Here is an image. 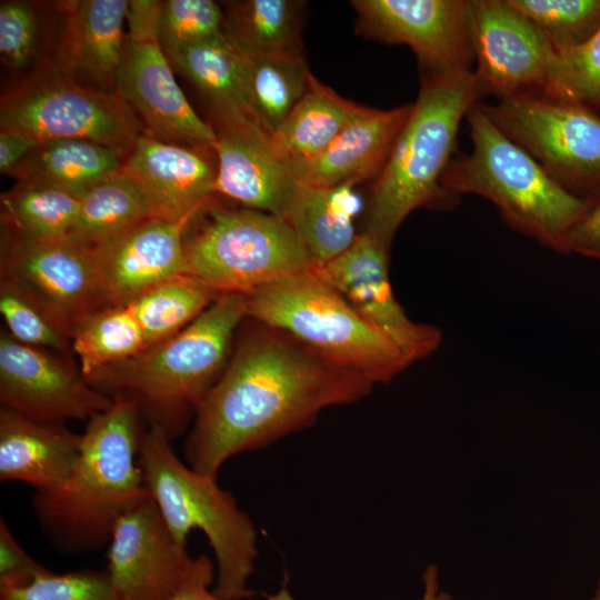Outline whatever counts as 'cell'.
<instances>
[{
  "label": "cell",
  "mask_w": 600,
  "mask_h": 600,
  "mask_svg": "<svg viewBox=\"0 0 600 600\" xmlns=\"http://www.w3.org/2000/svg\"><path fill=\"white\" fill-rule=\"evenodd\" d=\"M192 221L150 218L93 248L110 306H126L142 292L187 273L186 232Z\"/></svg>",
  "instance_id": "cell-19"
},
{
  "label": "cell",
  "mask_w": 600,
  "mask_h": 600,
  "mask_svg": "<svg viewBox=\"0 0 600 600\" xmlns=\"http://www.w3.org/2000/svg\"><path fill=\"white\" fill-rule=\"evenodd\" d=\"M304 7V2L297 0L228 1L223 10V33L247 53L303 56Z\"/></svg>",
  "instance_id": "cell-28"
},
{
  "label": "cell",
  "mask_w": 600,
  "mask_h": 600,
  "mask_svg": "<svg viewBox=\"0 0 600 600\" xmlns=\"http://www.w3.org/2000/svg\"><path fill=\"white\" fill-rule=\"evenodd\" d=\"M423 592L420 600H453L452 596L441 589L437 566L429 564L422 574ZM266 600H297L287 588H281L274 594H264Z\"/></svg>",
  "instance_id": "cell-44"
},
{
  "label": "cell",
  "mask_w": 600,
  "mask_h": 600,
  "mask_svg": "<svg viewBox=\"0 0 600 600\" xmlns=\"http://www.w3.org/2000/svg\"><path fill=\"white\" fill-rule=\"evenodd\" d=\"M483 107L496 127L563 189L589 202L600 198L598 111L537 91Z\"/></svg>",
  "instance_id": "cell-10"
},
{
  "label": "cell",
  "mask_w": 600,
  "mask_h": 600,
  "mask_svg": "<svg viewBox=\"0 0 600 600\" xmlns=\"http://www.w3.org/2000/svg\"><path fill=\"white\" fill-rule=\"evenodd\" d=\"M1 226L40 238L69 237L80 199L56 187L18 181L1 194Z\"/></svg>",
  "instance_id": "cell-33"
},
{
  "label": "cell",
  "mask_w": 600,
  "mask_h": 600,
  "mask_svg": "<svg viewBox=\"0 0 600 600\" xmlns=\"http://www.w3.org/2000/svg\"><path fill=\"white\" fill-rule=\"evenodd\" d=\"M82 434L64 423L27 417L0 409V481H21L34 490L51 488L72 470Z\"/></svg>",
  "instance_id": "cell-23"
},
{
  "label": "cell",
  "mask_w": 600,
  "mask_h": 600,
  "mask_svg": "<svg viewBox=\"0 0 600 600\" xmlns=\"http://www.w3.org/2000/svg\"><path fill=\"white\" fill-rule=\"evenodd\" d=\"M599 587H600V582H599Z\"/></svg>",
  "instance_id": "cell-46"
},
{
  "label": "cell",
  "mask_w": 600,
  "mask_h": 600,
  "mask_svg": "<svg viewBox=\"0 0 600 600\" xmlns=\"http://www.w3.org/2000/svg\"><path fill=\"white\" fill-rule=\"evenodd\" d=\"M480 94L499 100L541 91L556 50L508 0H467Z\"/></svg>",
  "instance_id": "cell-13"
},
{
  "label": "cell",
  "mask_w": 600,
  "mask_h": 600,
  "mask_svg": "<svg viewBox=\"0 0 600 600\" xmlns=\"http://www.w3.org/2000/svg\"><path fill=\"white\" fill-rule=\"evenodd\" d=\"M213 562L204 554L199 556L193 574L169 600H222L208 589L213 580Z\"/></svg>",
  "instance_id": "cell-42"
},
{
  "label": "cell",
  "mask_w": 600,
  "mask_h": 600,
  "mask_svg": "<svg viewBox=\"0 0 600 600\" xmlns=\"http://www.w3.org/2000/svg\"><path fill=\"white\" fill-rule=\"evenodd\" d=\"M472 71L426 73L418 98L370 197L364 232L390 246L406 218L424 206L452 208L441 186L461 120L479 101Z\"/></svg>",
  "instance_id": "cell-4"
},
{
  "label": "cell",
  "mask_w": 600,
  "mask_h": 600,
  "mask_svg": "<svg viewBox=\"0 0 600 600\" xmlns=\"http://www.w3.org/2000/svg\"><path fill=\"white\" fill-rule=\"evenodd\" d=\"M190 558L151 498L124 513L108 549V573L123 600H169L193 574Z\"/></svg>",
  "instance_id": "cell-17"
},
{
  "label": "cell",
  "mask_w": 600,
  "mask_h": 600,
  "mask_svg": "<svg viewBox=\"0 0 600 600\" xmlns=\"http://www.w3.org/2000/svg\"><path fill=\"white\" fill-rule=\"evenodd\" d=\"M388 250L389 246L363 232L343 253L316 264L314 270L411 364L432 354L442 334L432 326L411 320L398 302L389 279Z\"/></svg>",
  "instance_id": "cell-15"
},
{
  "label": "cell",
  "mask_w": 600,
  "mask_h": 600,
  "mask_svg": "<svg viewBox=\"0 0 600 600\" xmlns=\"http://www.w3.org/2000/svg\"><path fill=\"white\" fill-rule=\"evenodd\" d=\"M167 57L209 102L212 127L257 123L247 98L241 52L223 32Z\"/></svg>",
  "instance_id": "cell-24"
},
{
  "label": "cell",
  "mask_w": 600,
  "mask_h": 600,
  "mask_svg": "<svg viewBox=\"0 0 600 600\" xmlns=\"http://www.w3.org/2000/svg\"><path fill=\"white\" fill-rule=\"evenodd\" d=\"M1 279L38 301L69 333L90 313L109 307L93 248L70 237L40 239L1 226Z\"/></svg>",
  "instance_id": "cell-12"
},
{
  "label": "cell",
  "mask_w": 600,
  "mask_h": 600,
  "mask_svg": "<svg viewBox=\"0 0 600 600\" xmlns=\"http://www.w3.org/2000/svg\"><path fill=\"white\" fill-rule=\"evenodd\" d=\"M131 111L118 93L80 84L50 60L1 96L0 128L38 141H92L126 157L140 136Z\"/></svg>",
  "instance_id": "cell-9"
},
{
  "label": "cell",
  "mask_w": 600,
  "mask_h": 600,
  "mask_svg": "<svg viewBox=\"0 0 600 600\" xmlns=\"http://www.w3.org/2000/svg\"><path fill=\"white\" fill-rule=\"evenodd\" d=\"M569 254L580 256L600 261V198L577 222L568 239Z\"/></svg>",
  "instance_id": "cell-41"
},
{
  "label": "cell",
  "mask_w": 600,
  "mask_h": 600,
  "mask_svg": "<svg viewBox=\"0 0 600 600\" xmlns=\"http://www.w3.org/2000/svg\"><path fill=\"white\" fill-rule=\"evenodd\" d=\"M71 347L86 379L147 349L143 331L127 306H109L80 320Z\"/></svg>",
  "instance_id": "cell-32"
},
{
  "label": "cell",
  "mask_w": 600,
  "mask_h": 600,
  "mask_svg": "<svg viewBox=\"0 0 600 600\" xmlns=\"http://www.w3.org/2000/svg\"><path fill=\"white\" fill-rule=\"evenodd\" d=\"M138 464L146 487L173 538L186 546L190 531L208 538L218 563L213 592L222 600H244L254 592L248 581L258 558L257 532L233 496L217 478L184 464L157 426L143 432Z\"/></svg>",
  "instance_id": "cell-6"
},
{
  "label": "cell",
  "mask_w": 600,
  "mask_h": 600,
  "mask_svg": "<svg viewBox=\"0 0 600 600\" xmlns=\"http://www.w3.org/2000/svg\"><path fill=\"white\" fill-rule=\"evenodd\" d=\"M217 161L214 193L283 218L298 182L257 123L212 127Z\"/></svg>",
  "instance_id": "cell-20"
},
{
  "label": "cell",
  "mask_w": 600,
  "mask_h": 600,
  "mask_svg": "<svg viewBox=\"0 0 600 600\" xmlns=\"http://www.w3.org/2000/svg\"><path fill=\"white\" fill-rule=\"evenodd\" d=\"M129 4L127 0L64 2L66 18L53 64L80 84L116 92Z\"/></svg>",
  "instance_id": "cell-21"
},
{
  "label": "cell",
  "mask_w": 600,
  "mask_h": 600,
  "mask_svg": "<svg viewBox=\"0 0 600 600\" xmlns=\"http://www.w3.org/2000/svg\"><path fill=\"white\" fill-rule=\"evenodd\" d=\"M43 348L0 336V401L27 417L64 423L90 420L114 400L93 388L81 370Z\"/></svg>",
  "instance_id": "cell-14"
},
{
  "label": "cell",
  "mask_w": 600,
  "mask_h": 600,
  "mask_svg": "<svg viewBox=\"0 0 600 600\" xmlns=\"http://www.w3.org/2000/svg\"><path fill=\"white\" fill-rule=\"evenodd\" d=\"M0 600H123L107 570L51 571L18 588H0Z\"/></svg>",
  "instance_id": "cell-38"
},
{
  "label": "cell",
  "mask_w": 600,
  "mask_h": 600,
  "mask_svg": "<svg viewBox=\"0 0 600 600\" xmlns=\"http://www.w3.org/2000/svg\"><path fill=\"white\" fill-rule=\"evenodd\" d=\"M244 317L246 294L222 293L178 333L87 380L113 400L132 401L148 427H160L172 440L226 368Z\"/></svg>",
  "instance_id": "cell-3"
},
{
  "label": "cell",
  "mask_w": 600,
  "mask_h": 600,
  "mask_svg": "<svg viewBox=\"0 0 600 600\" xmlns=\"http://www.w3.org/2000/svg\"><path fill=\"white\" fill-rule=\"evenodd\" d=\"M39 142L23 133L0 130V172L9 174Z\"/></svg>",
  "instance_id": "cell-43"
},
{
  "label": "cell",
  "mask_w": 600,
  "mask_h": 600,
  "mask_svg": "<svg viewBox=\"0 0 600 600\" xmlns=\"http://www.w3.org/2000/svg\"><path fill=\"white\" fill-rule=\"evenodd\" d=\"M187 273L220 294H248L316 262L288 221L253 209L208 208V218L186 237Z\"/></svg>",
  "instance_id": "cell-8"
},
{
  "label": "cell",
  "mask_w": 600,
  "mask_h": 600,
  "mask_svg": "<svg viewBox=\"0 0 600 600\" xmlns=\"http://www.w3.org/2000/svg\"><path fill=\"white\" fill-rule=\"evenodd\" d=\"M124 157L107 146L78 139L40 141L10 172L82 198L121 171Z\"/></svg>",
  "instance_id": "cell-25"
},
{
  "label": "cell",
  "mask_w": 600,
  "mask_h": 600,
  "mask_svg": "<svg viewBox=\"0 0 600 600\" xmlns=\"http://www.w3.org/2000/svg\"><path fill=\"white\" fill-rule=\"evenodd\" d=\"M161 3L130 1L129 30L116 92L139 113L148 131L157 138L183 146L211 148L216 131L191 107L159 41Z\"/></svg>",
  "instance_id": "cell-11"
},
{
  "label": "cell",
  "mask_w": 600,
  "mask_h": 600,
  "mask_svg": "<svg viewBox=\"0 0 600 600\" xmlns=\"http://www.w3.org/2000/svg\"><path fill=\"white\" fill-rule=\"evenodd\" d=\"M372 386L361 373L264 326L240 342L199 403L186 444L188 463L217 478L229 458L308 427L321 410L353 403Z\"/></svg>",
  "instance_id": "cell-1"
},
{
  "label": "cell",
  "mask_w": 600,
  "mask_h": 600,
  "mask_svg": "<svg viewBox=\"0 0 600 600\" xmlns=\"http://www.w3.org/2000/svg\"><path fill=\"white\" fill-rule=\"evenodd\" d=\"M588 600H600V587L598 588V591L596 592V594Z\"/></svg>",
  "instance_id": "cell-45"
},
{
  "label": "cell",
  "mask_w": 600,
  "mask_h": 600,
  "mask_svg": "<svg viewBox=\"0 0 600 600\" xmlns=\"http://www.w3.org/2000/svg\"><path fill=\"white\" fill-rule=\"evenodd\" d=\"M466 119L472 150L450 160L441 178L442 188L457 198L471 193L488 199L511 229L569 254L570 232L592 202L556 182L496 127L479 101Z\"/></svg>",
  "instance_id": "cell-5"
},
{
  "label": "cell",
  "mask_w": 600,
  "mask_h": 600,
  "mask_svg": "<svg viewBox=\"0 0 600 600\" xmlns=\"http://www.w3.org/2000/svg\"><path fill=\"white\" fill-rule=\"evenodd\" d=\"M223 10L212 0L162 1L158 36L166 54L223 32Z\"/></svg>",
  "instance_id": "cell-37"
},
{
  "label": "cell",
  "mask_w": 600,
  "mask_h": 600,
  "mask_svg": "<svg viewBox=\"0 0 600 600\" xmlns=\"http://www.w3.org/2000/svg\"><path fill=\"white\" fill-rule=\"evenodd\" d=\"M557 51L587 42L600 29V0H508Z\"/></svg>",
  "instance_id": "cell-34"
},
{
  "label": "cell",
  "mask_w": 600,
  "mask_h": 600,
  "mask_svg": "<svg viewBox=\"0 0 600 600\" xmlns=\"http://www.w3.org/2000/svg\"><path fill=\"white\" fill-rule=\"evenodd\" d=\"M211 153L212 148L168 142L147 130L124 157L121 172L141 189L153 218L193 221L214 193Z\"/></svg>",
  "instance_id": "cell-18"
},
{
  "label": "cell",
  "mask_w": 600,
  "mask_h": 600,
  "mask_svg": "<svg viewBox=\"0 0 600 600\" xmlns=\"http://www.w3.org/2000/svg\"><path fill=\"white\" fill-rule=\"evenodd\" d=\"M352 186L332 188L298 183L283 218L311 253L323 264L356 241L353 218L357 198Z\"/></svg>",
  "instance_id": "cell-26"
},
{
  "label": "cell",
  "mask_w": 600,
  "mask_h": 600,
  "mask_svg": "<svg viewBox=\"0 0 600 600\" xmlns=\"http://www.w3.org/2000/svg\"><path fill=\"white\" fill-rule=\"evenodd\" d=\"M0 312L7 332L24 344L64 353L71 343L69 333L38 301L6 279H0Z\"/></svg>",
  "instance_id": "cell-36"
},
{
  "label": "cell",
  "mask_w": 600,
  "mask_h": 600,
  "mask_svg": "<svg viewBox=\"0 0 600 600\" xmlns=\"http://www.w3.org/2000/svg\"><path fill=\"white\" fill-rule=\"evenodd\" d=\"M19 546L6 521L0 519V588L24 587L49 573Z\"/></svg>",
  "instance_id": "cell-40"
},
{
  "label": "cell",
  "mask_w": 600,
  "mask_h": 600,
  "mask_svg": "<svg viewBox=\"0 0 600 600\" xmlns=\"http://www.w3.org/2000/svg\"><path fill=\"white\" fill-rule=\"evenodd\" d=\"M361 30L407 44L426 73L472 71L467 0H354Z\"/></svg>",
  "instance_id": "cell-16"
},
{
  "label": "cell",
  "mask_w": 600,
  "mask_h": 600,
  "mask_svg": "<svg viewBox=\"0 0 600 600\" xmlns=\"http://www.w3.org/2000/svg\"><path fill=\"white\" fill-rule=\"evenodd\" d=\"M246 302L248 317L289 334L372 383L390 382L410 366L314 267L246 294Z\"/></svg>",
  "instance_id": "cell-7"
},
{
  "label": "cell",
  "mask_w": 600,
  "mask_h": 600,
  "mask_svg": "<svg viewBox=\"0 0 600 600\" xmlns=\"http://www.w3.org/2000/svg\"><path fill=\"white\" fill-rule=\"evenodd\" d=\"M150 218L153 217L146 196L120 171L80 198L69 237L94 248Z\"/></svg>",
  "instance_id": "cell-31"
},
{
  "label": "cell",
  "mask_w": 600,
  "mask_h": 600,
  "mask_svg": "<svg viewBox=\"0 0 600 600\" xmlns=\"http://www.w3.org/2000/svg\"><path fill=\"white\" fill-rule=\"evenodd\" d=\"M411 104L390 110L369 108L323 151L286 162L298 183L332 188L379 176L403 128Z\"/></svg>",
  "instance_id": "cell-22"
},
{
  "label": "cell",
  "mask_w": 600,
  "mask_h": 600,
  "mask_svg": "<svg viewBox=\"0 0 600 600\" xmlns=\"http://www.w3.org/2000/svg\"><path fill=\"white\" fill-rule=\"evenodd\" d=\"M368 109L342 98L311 73L304 94L271 136V144L286 162L311 158Z\"/></svg>",
  "instance_id": "cell-27"
},
{
  "label": "cell",
  "mask_w": 600,
  "mask_h": 600,
  "mask_svg": "<svg viewBox=\"0 0 600 600\" xmlns=\"http://www.w3.org/2000/svg\"><path fill=\"white\" fill-rule=\"evenodd\" d=\"M240 52L251 113L271 138L304 94L311 72L303 56Z\"/></svg>",
  "instance_id": "cell-29"
},
{
  "label": "cell",
  "mask_w": 600,
  "mask_h": 600,
  "mask_svg": "<svg viewBox=\"0 0 600 600\" xmlns=\"http://www.w3.org/2000/svg\"><path fill=\"white\" fill-rule=\"evenodd\" d=\"M539 92L600 109V29L583 44L556 51Z\"/></svg>",
  "instance_id": "cell-35"
},
{
  "label": "cell",
  "mask_w": 600,
  "mask_h": 600,
  "mask_svg": "<svg viewBox=\"0 0 600 600\" xmlns=\"http://www.w3.org/2000/svg\"><path fill=\"white\" fill-rule=\"evenodd\" d=\"M139 420L132 401L116 399L89 420L68 477L33 493V511L58 550L79 553L109 544L119 519L151 498L138 464L144 432Z\"/></svg>",
  "instance_id": "cell-2"
},
{
  "label": "cell",
  "mask_w": 600,
  "mask_h": 600,
  "mask_svg": "<svg viewBox=\"0 0 600 600\" xmlns=\"http://www.w3.org/2000/svg\"><path fill=\"white\" fill-rule=\"evenodd\" d=\"M40 42V23L31 2L1 1L0 57L11 72H21L36 59Z\"/></svg>",
  "instance_id": "cell-39"
},
{
  "label": "cell",
  "mask_w": 600,
  "mask_h": 600,
  "mask_svg": "<svg viewBox=\"0 0 600 600\" xmlns=\"http://www.w3.org/2000/svg\"><path fill=\"white\" fill-rule=\"evenodd\" d=\"M219 297L202 281L182 273L153 286L126 306L140 324L149 348L184 329Z\"/></svg>",
  "instance_id": "cell-30"
}]
</instances>
